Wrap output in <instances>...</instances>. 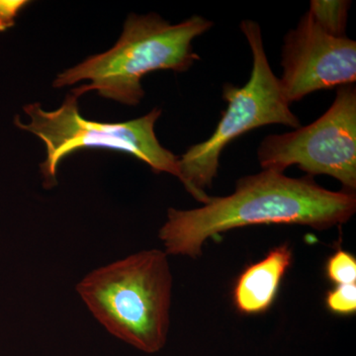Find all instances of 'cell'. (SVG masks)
<instances>
[{"mask_svg":"<svg viewBox=\"0 0 356 356\" xmlns=\"http://www.w3.org/2000/svg\"><path fill=\"white\" fill-rule=\"evenodd\" d=\"M77 99L76 95L70 93L62 106L54 111H46L40 103H32L23 108L29 116V123H22L18 116L15 118L17 127L34 134L44 143L47 158L40 168L46 188L58 184L60 161L84 149L128 154L147 163L153 172L170 173L179 179V156L161 146L154 132L161 109L156 107L145 116L131 121L102 123L83 118Z\"/></svg>","mask_w":356,"mask_h":356,"instance_id":"5b68a950","label":"cell"},{"mask_svg":"<svg viewBox=\"0 0 356 356\" xmlns=\"http://www.w3.org/2000/svg\"><path fill=\"white\" fill-rule=\"evenodd\" d=\"M327 310L337 315H353L356 312L355 284L336 285L325 295Z\"/></svg>","mask_w":356,"mask_h":356,"instance_id":"8fae6325","label":"cell"},{"mask_svg":"<svg viewBox=\"0 0 356 356\" xmlns=\"http://www.w3.org/2000/svg\"><path fill=\"white\" fill-rule=\"evenodd\" d=\"M262 170L283 173L297 165L309 177L336 178L356 188V89L339 86L332 106L318 120L289 133L264 138L257 149Z\"/></svg>","mask_w":356,"mask_h":356,"instance_id":"8992f818","label":"cell"},{"mask_svg":"<svg viewBox=\"0 0 356 356\" xmlns=\"http://www.w3.org/2000/svg\"><path fill=\"white\" fill-rule=\"evenodd\" d=\"M212 27V21L199 15L170 24L156 13H131L120 38L110 50L65 70L53 86L64 88L88 81L89 84L72 90V95L81 97L95 90L106 99L136 106L145 95L143 77L156 70L191 69L200 58L192 47L194 39Z\"/></svg>","mask_w":356,"mask_h":356,"instance_id":"7a4b0ae2","label":"cell"},{"mask_svg":"<svg viewBox=\"0 0 356 356\" xmlns=\"http://www.w3.org/2000/svg\"><path fill=\"white\" fill-rule=\"evenodd\" d=\"M241 30L254 58L250 79L243 88L224 84L222 99L228 107L222 112L214 133L209 139L189 147L178 161L180 181L203 204L210 200L205 189L212 186L217 177L222 152L233 140L254 129L273 124L301 127L298 117L290 109L280 79L269 65L261 26L254 20H243Z\"/></svg>","mask_w":356,"mask_h":356,"instance_id":"277c9868","label":"cell"},{"mask_svg":"<svg viewBox=\"0 0 356 356\" xmlns=\"http://www.w3.org/2000/svg\"><path fill=\"white\" fill-rule=\"evenodd\" d=\"M30 3L26 0H0V32L13 27L21 11Z\"/></svg>","mask_w":356,"mask_h":356,"instance_id":"7c38bea8","label":"cell"},{"mask_svg":"<svg viewBox=\"0 0 356 356\" xmlns=\"http://www.w3.org/2000/svg\"><path fill=\"white\" fill-rule=\"evenodd\" d=\"M292 259L291 248L284 243L271 250L261 261L248 266L234 286L233 302L236 310L243 315H259L268 311Z\"/></svg>","mask_w":356,"mask_h":356,"instance_id":"ba28073f","label":"cell"},{"mask_svg":"<svg viewBox=\"0 0 356 356\" xmlns=\"http://www.w3.org/2000/svg\"><path fill=\"white\" fill-rule=\"evenodd\" d=\"M355 211V192L327 191L312 177H288L264 170L240 178L233 194L211 197L201 208H170L159 236L166 254L196 259L208 238L229 229L273 224L321 231L346 224Z\"/></svg>","mask_w":356,"mask_h":356,"instance_id":"6da1fadb","label":"cell"},{"mask_svg":"<svg viewBox=\"0 0 356 356\" xmlns=\"http://www.w3.org/2000/svg\"><path fill=\"white\" fill-rule=\"evenodd\" d=\"M350 6L351 2L346 0H313L308 13L325 32L343 37Z\"/></svg>","mask_w":356,"mask_h":356,"instance_id":"9c48e42d","label":"cell"},{"mask_svg":"<svg viewBox=\"0 0 356 356\" xmlns=\"http://www.w3.org/2000/svg\"><path fill=\"white\" fill-rule=\"evenodd\" d=\"M172 289L168 254L159 250H143L95 269L76 288L110 334L146 353L165 346Z\"/></svg>","mask_w":356,"mask_h":356,"instance_id":"3957f363","label":"cell"},{"mask_svg":"<svg viewBox=\"0 0 356 356\" xmlns=\"http://www.w3.org/2000/svg\"><path fill=\"white\" fill-rule=\"evenodd\" d=\"M281 65L280 84L291 104L316 91L355 83L356 43L325 32L307 13L285 35Z\"/></svg>","mask_w":356,"mask_h":356,"instance_id":"52a82bcc","label":"cell"},{"mask_svg":"<svg viewBox=\"0 0 356 356\" xmlns=\"http://www.w3.org/2000/svg\"><path fill=\"white\" fill-rule=\"evenodd\" d=\"M325 274L327 280L336 285L355 284V257L346 250H337L327 259Z\"/></svg>","mask_w":356,"mask_h":356,"instance_id":"30bf717a","label":"cell"}]
</instances>
